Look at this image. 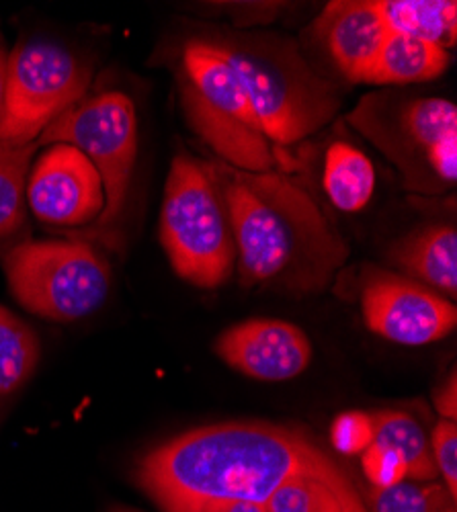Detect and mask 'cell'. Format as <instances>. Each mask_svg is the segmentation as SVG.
I'll return each mask as SVG.
<instances>
[{"label":"cell","instance_id":"8fae6325","mask_svg":"<svg viewBox=\"0 0 457 512\" xmlns=\"http://www.w3.org/2000/svg\"><path fill=\"white\" fill-rule=\"evenodd\" d=\"M27 207L41 224L56 228L97 222L105 189L95 164L74 146H48L29 170Z\"/></svg>","mask_w":457,"mask_h":512},{"label":"cell","instance_id":"3957f363","mask_svg":"<svg viewBox=\"0 0 457 512\" xmlns=\"http://www.w3.org/2000/svg\"><path fill=\"white\" fill-rule=\"evenodd\" d=\"M210 44L242 82L271 144H298L337 113L332 84L308 66L287 37L230 35Z\"/></svg>","mask_w":457,"mask_h":512},{"label":"cell","instance_id":"7c38bea8","mask_svg":"<svg viewBox=\"0 0 457 512\" xmlns=\"http://www.w3.org/2000/svg\"><path fill=\"white\" fill-rule=\"evenodd\" d=\"M214 351L232 369L267 383L302 375L314 355L310 338L300 326L275 318L234 324L218 336Z\"/></svg>","mask_w":457,"mask_h":512},{"label":"cell","instance_id":"f546056e","mask_svg":"<svg viewBox=\"0 0 457 512\" xmlns=\"http://www.w3.org/2000/svg\"><path fill=\"white\" fill-rule=\"evenodd\" d=\"M111 512H140V510H134V508H128V506H117Z\"/></svg>","mask_w":457,"mask_h":512},{"label":"cell","instance_id":"9c48e42d","mask_svg":"<svg viewBox=\"0 0 457 512\" xmlns=\"http://www.w3.org/2000/svg\"><path fill=\"white\" fill-rule=\"evenodd\" d=\"M52 144L74 146L95 164L105 189V207L97 226L115 222L128 195L138 148V119L132 99L117 91L82 99L37 138L39 148Z\"/></svg>","mask_w":457,"mask_h":512},{"label":"cell","instance_id":"277c9868","mask_svg":"<svg viewBox=\"0 0 457 512\" xmlns=\"http://www.w3.org/2000/svg\"><path fill=\"white\" fill-rule=\"evenodd\" d=\"M160 242L175 273L201 289L222 287L236 269L230 211L212 162L173 158L160 209Z\"/></svg>","mask_w":457,"mask_h":512},{"label":"cell","instance_id":"f1b7e54d","mask_svg":"<svg viewBox=\"0 0 457 512\" xmlns=\"http://www.w3.org/2000/svg\"><path fill=\"white\" fill-rule=\"evenodd\" d=\"M437 512H457L455 510V500H451V502H447L443 508H439Z\"/></svg>","mask_w":457,"mask_h":512},{"label":"cell","instance_id":"cb8c5ba5","mask_svg":"<svg viewBox=\"0 0 457 512\" xmlns=\"http://www.w3.org/2000/svg\"><path fill=\"white\" fill-rule=\"evenodd\" d=\"M361 465L371 488H388L408 480V469H406L404 457L398 451L384 445L371 443L361 453Z\"/></svg>","mask_w":457,"mask_h":512},{"label":"cell","instance_id":"52a82bcc","mask_svg":"<svg viewBox=\"0 0 457 512\" xmlns=\"http://www.w3.org/2000/svg\"><path fill=\"white\" fill-rule=\"evenodd\" d=\"M15 300L52 322H76L107 300L111 269L105 256L82 240H25L3 259Z\"/></svg>","mask_w":457,"mask_h":512},{"label":"cell","instance_id":"603a6c76","mask_svg":"<svg viewBox=\"0 0 457 512\" xmlns=\"http://www.w3.org/2000/svg\"><path fill=\"white\" fill-rule=\"evenodd\" d=\"M330 443L339 453L361 455L373 443V420L369 412H343L330 426Z\"/></svg>","mask_w":457,"mask_h":512},{"label":"cell","instance_id":"ac0fdd59","mask_svg":"<svg viewBox=\"0 0 457 512\" xmlns=\"http://www.w3.org/2000/svg\"><path fill=\"white\" fill-rule=\"evenodd\" d=\"M390 33L431 41L443 50L457 39V5L453 0H378Z\"/></svg>","mask_w":457,"mask_h":512},{"label":"cell","instance_id":"7a4b0ae2","mask_svg":"<svg viewBox=\"0 0 457 512\" xmlns=\"http://www.w3.org/2000/svg\"><path fill=\"white\" fill-rule=\"evenodd\" d=\"M320 451L322 447L292 426L220 422L148 451L136 467V484L162 512L210 500L265 504Z\"/></svg>","mask_w":457,"mask_h":512},{"label":"cell","instance_id":"9a60e30c","mask_svg":"<svg viewBox=\"0 0 457 512\" xmlns=\"http://www.w3.org/2000/svg\"><path fill=\"white\" fill-rule=\"evenodd\" d=\"M392 259L410 275L451 297L457 295V232L455 226H431L402 240Z\"/></svg>","mask_w":457,"mask_h":512},{"label":"cell","instance_id":"4316f807","mask_svg":"<svg viewBox=\"0 0 457 512\" xmlns=\"http://www.w3.org/2000/svg\"><path fill=\"white\" fill-rule=\"evenodd\" d=\"M437 410L445 420H453L457 416V383H455V375H451V379L445 383V388L437 394Z\"/></svg>","mask_w":457,"mask_h":512},{"label":"cell","instance_id":"2e32d148","mask_svg":"<svg viewBox=\"0 0 457 512\" xmlns=\"http://www.w3.org/2000/svg\"><path fill=\"white\" fill-rule=\"evenodd\" d=\"M449 66V52L431 41L390 33L386 44L369 70L367 84H414L441 76Z\"/></svg>","mask_w":457,"mask_h":512},{"label":"cell","instance_id":"6da1fadb","mask_svg":"<svg viewBox=\"0 0 457 512\" xmlns=\"http://www.w3.org/2000/svg\"><path fill=\"white\" fill-rule=\"evenodd\" d=\"M236 244L242 287L320 291L349 259V246L318 201L296 181L269 170L246 173L212 162Z\"/></svg>","mask_w":457,"mask_h":512},{"label":"cell","instance_id":"30bf717a","mask_svg":"<svg viewBox=\"0 0 457 512\" xmlns=\"http://www.w3.org/2000/svg\"><path fill=\"white\" fill-rule=\"evenodd\" d=\"M361 312L373 334L406 347L435 343L457 324V308L451 300L419 281L386 271L365 279Z\"/></svg>","mask_w":457,"mask_h":512},{"label":"cell","instance_id":"8992f818","mask_svg":"<svg viewBox=\"0 0 457 512\" xmlns=\"http://www.w3.org/2000/svg\"><path fill=\"white\" fill-rule=\"evenodd\" d=\"M349 123L396 162L410 189L439 191L457 179V109L437 97L361 99Z\"/></svg>","mask_w":457,"mask_h":512},{"label":"cell","instance_id":"d6986e66","mask_svg":"<svg viewBox=\"0 0 457 512\" xmlns=\"http://www.w3.org/2000/svg\"><path fill=\"white\" fill-rule=\"evenodd\" d=\"M373 443L398 451L408 469V480L437 482L439 472L435 467L429 439L419 420L398 410L371 412Z\"/></svg>","mask_w":457,"mask_h":512},{"label":"cell","instance_id":"4fadbf2b","mask_svg":"<svg viewBox=\"0 0 457 512\" xmlns=\"http://www.w3.org/2000/svg\"><path fill=\"white\" fill-rule=\"evenodd\" d=\"M332 64L351 82H365L390 29L371 0H335L312 25Z\"/></svg>","mask_w":457,"mask_h":512},{"label":"cell","instance_id":"7402d4cb","mask_svg":"<svg viewBox=\"0 0 457 512\" xmlns=\"http://www.w3.org/2000/svg\"><path fill=\"white\" fill-rule=\"evenodd\" d=\"M447 488L439 482L404 480L388 488H371L367 496L369 512H437L447 502Z\"/></svg>","mask_w":457,"mask_h":512},{"label":"cell","instance_id":"d4e9b609","mask_svg":"<svg viewBox=\"0 0 457 512\" xmlns=\"http://www.w3.org/2000/svg\"><path fill=\"white\" fill-rule=\"evenodd\" d=\"M431 455L443 486L451 498H457V426L453 420H439L431 435Z\"/></svg>","mask_w":457,"mask_h":512},{"label":"cell","instance_id":"83f0119b","mask_svg":"<svg viewBox=\"0 0 457 512\" xmlns=\"http://www.w3.org/2000/svg\"><path fill=\"white\" fill-rule=\"evenodd\" d=\"M7 58L9 54L0 50V127L5 119V97H7Z\"/></svg>","mask_w":457,"mask_h":512},{"label":"cell","instance_id":"44dd1931","mask_svg":"<svg viewBox=\"0 0 457 512\" xmlns=\"http://www.w3.org/2000/svg\"><path fill=\"white\" fill-rule=\"evenodd\" d=\"M39 361L35 332L0 306V396L19 390L31 377Z\"/></svg>","mask_w":457,"mask_h":512},{"label":"cell","instance_id":"484cf974","mask_svg":"<svg viewBox=\"0 0 457 512\" xmlns=\"http://www.w3.org/2000/svg\"><path fill=\"white\" fill-rule=\"evenodd\" d=\"M166 512H267L261 502H246V500H210V502H195L185 506H175Z\"/></svg>","mask_w":457,"mask_h":512},{"label":"cell","instance_id":"5bb4252c","mask_svg":"<svg viewBox=\"0 0 457 512\" xmlns=\"http://www.w3.org/2000/svg\"><path fill=\"white\" fill-rule=\"evenodd\" d=\"M267 512H369L345 469L322 449L265 502Z\"/></svg>","mask_w":457,"mask_h":512},{"label":"cell","instance_id":"5b68a950","mask_svg":"<svg viewBox=\"0 0 457 512\" xmlns=\"http://www.w3.org/2000/svg\"><path fill=\"white\" fill-rule=\"evenodd\" d=\"M181 101L197 136L220 162L269 173L279 158L242 82L210 41H189L183 54Z\"/></svg>","mask_w":457,"mask_h":512},{"label":"cell","instance_id":"ba28073f","mask_svg":"<svg viewBox=\"0 0 457 512\" xmlns=\"http://www.w3.org/2000/svg\"><path fill=\"white\" fill-rule=\"evenodd\" d=\"M89 84L91 70L66 48L41 39L17 44L7 58L0 144L37 142L54 119L85 99Z\"/></svg>","mask_w":457,"mask_h":512},{"label":"cell","instance_id":"ffe728a7","mask_svg":"<svg viewBox=\"0 0 457 512\" xmlns=\"http://www.w3.org/2000/svg\"><path fill=\"white\" fill-rule=\"evenodd\" d=\"M37 142L0 144V240L13 238L27 222V177Z\"/></svg>","mask_w":457,"mask_h":512},{"label":"cell","instance_id":"e0dca14e","mask_svg":"<svg viewBox=\"0 0 457 512\" xmlns=\"http://www.w3.org/2000/svg\"><path fill=\"white\" fill-rule=\"evenodd\" d=\"M322 187L328 201L339 211H361L376 191V168L355 146L335 142L324 156Z\"/></svg>","mask_w":457,"mask_h":512}]
</instances>
